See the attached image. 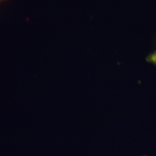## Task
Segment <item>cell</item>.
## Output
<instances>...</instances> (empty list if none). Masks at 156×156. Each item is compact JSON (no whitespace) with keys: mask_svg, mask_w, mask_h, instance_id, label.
Here are the masks:
<instances>
[{"mask_svg":"<svg viewBox=\"0 0 156 156\" xmlns=\"http://www.w3.org/2000/svg\"></svg>","mask_w":156,"mask_h":156,"instance_id":"cell-3","label":"cell"},{"mask_svg":"<svg viewBox=\"0 0 156 156\" xmlns=\"http://www.w3.org/2000/svg\"><path fill=\"white\" fill-rule=\"evenodd\" d=\"M6 1H8V0H0V4H2V3L4 2H5Z\"/></svg>","mask_w":156,"mask_h":156,"instance_id":"cell-2","label":"cell"},{"mask_svg":"<svg viewBox=\"0 0 156 156\" xmlns=\"http://www.w3.org/2000/svg\"><path fill=\"white\" fill-rule=\"evenodd\" d=\"M146 60L156 65V51L147 56V57L146 58Z\"/></svg>","mask_w":156,"mask_h":156,"instance_id":"cell-1","label":"cell"}]
</instances>
